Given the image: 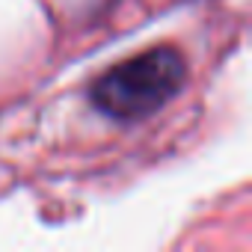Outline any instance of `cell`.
Wrapping results in <instances>:
<instances>
[{"mask_svg":"<svg viewBox=\"0 0 252 252\" xmlns=\"http://www.w3.org/2000/svg\"><path fill=\"white\" fill-rule=\"evenodd\" d=\"M187 63L172 45L143 51L104 71L92 83V104L119 122H137L158 113L166 101L181 92Z\"/></svg>","mask_w":252,"mask_h":252,"instance_id":"obj_1","label":"cell"}]
</instances>
